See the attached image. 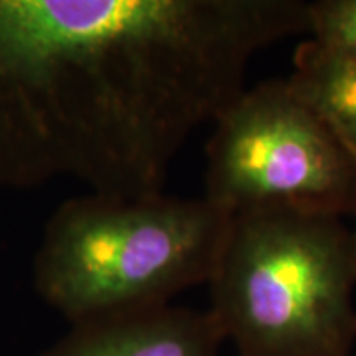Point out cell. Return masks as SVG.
Instances as JSON below:
<instances>
[{
	"label": "cell",
	"instance_id": "cell-1",
	"mask_svg": "<svg viewBox=\"0 0 356 356\" xmlns=\"http://www.w3.org/2000/svg\"><path fill=\"white\" fill-rule=\"evenodd\" d=\"M299 32L291 0H0V188L162 193L251 58Z\"/></svg>",
	"mask_w": 356,
	"mask_h": 356
},
{
	"label": "cell",
	"instance_id": "cell-2",
	"mask_svg": "<svg viewBox=\"0 0 356 356\" xmlns=\"http://www.w3.org/2000/svg\"><path fill=\"white\" fill-rule=\"evenodd\" d=\"M229 220L203 197L70 198L44 225L33 287L70 325L172 304L208 282Z\"/></svg>",
	"mask_w": 356,
	"mask_h": 356
},
{
	"label": "cell",
	"instance_id": "cell-3",
	"mask_svg": "<svg viewBox=\"0 0 356 356\" xmlns=\"http://www.w3.org/2000/svg\"><path fill=\"white\" fill-rule=\"evenodd\" d=\"M210 314L238 356H348L356 254L341 218L231 216L207 282Z\"/></svg>",
	"mask_w": 356,
	"mask_h": 356
},
{
	"label": "cell",
	"instance_id": "cell-4",
	"mask_svg": "<svg viewBox=\"0 0 356 356\" xmlns=\"http://www.w3.org/2000/svg\"><path fill=\"white\" fill-rule=\"evenodd\" d=\"M203 198L229 216L356 218V159L287 79L246 89L213 122Z\"/></svg>",
	"mask_w": 356,
	"mask_h": 356
},
{
	"label": "cell",
	"instance_id": "cell-5",
	"mask_svg": "<svg viewBox=\"0 0 356 356\" xmlns=\"http://www.w3.org/2000/svg\"><path fill=\"white\" fill-rule=\"evenodd\" d=\"M210 310L159 305L73 323L40 356H220Z\"/></svg>",
	"mask_w": 356,
	"mask_h": 356
},
{
	"label": "cell",
	"instance_id": "cell-6",
	"mask_svg": "<svg viewBox=\"0 0 356 356\" xmlns=\"http://www.w3.org/2000/svg\"><path fill=\"white\" fill-rule=\"evenodd\" d=\"M287 83L343 142L356 159V63L314 38L293 55Z\"/></svg>",
	"mask_w": 356,
	"mask_h": 356
},
{
	"label": "cell",
	"instance_id": "cell-7",
	"mask_svg": "<svg viewBox=\"0 0 356 356\" xmlns=\"http://www.w3.org/2000/svg\"><path fill=\"white\" fill-rule=\"evenodd\" d=\"M309 37L356 63V0L310 2Z\"/></svg>",
	"mask_w": 356,
	"mask_h": 356
},
{
	"label": "cell",
	"instance_id": "cell-8",
	"mask_svg": "<svg viewBox=\"0 0 356 356\" xmlns=\"http://www.w3.org/2000/svg\"><path fill=\"white\" fill-rule=\"evenodd\" d=\"M355 226L351 228V234H353V244H355V254H356V218H355Z\"/></svg>",
	"mask_w": 356,
	"mask_h": 356
},
{
	"label": "cell",
	"instance_id": "cell-9",
	"mask_svg": "<svg viewBox=\"0 0 356 356\" xmlns=\"http://www.w3.org/2000/svg\"><path fill=\"white\" fill-rule=\"evenodd\" d=\"M348 356H355V355H353V353H351V355H348Z\"/></svg>",
	"mask_w": 356,
	"mask_h": 356
}]
</instances>
